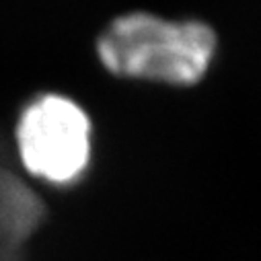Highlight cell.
<instances>
[{
  "label": "cell",
  "instance_id": "cell-1",
  "mask_svg": "<svg viewBox=\"0 0 261 261\" xmlns=\"http://www.w3.org/2000/svg\"><path fill=\"white\" fill-rule=\"evenodd\" d=\"M101 64L117 76L193 85L216 56V31L200 19L132 11L111 19L95 41Z\"/></svg>",
  "mask_w": 261,
  "mask_h": 261
},
{
  "label": "cell",
  "instance_id": "cell-2",
  "mask_svg": "<svg viewBox=\"0 0 261 261\" xmlns=\"http://www.w3.org/2000/svg\"><path fill=\"white\" fill-rule=\"evenodd\" d=\"M15 146L33 177L70 187L87 177L93 163L91 115L68 95L39 93L19 111Z\"/></svg>",
  "mask_w": 261,
  "mask_h": 261
},
{
  "label": "cell",
  "instance_id": "cell-3",
  "mask_svg": "<svg viewBox=\"0 0 261 261\" xmlns=\"http://www.w3.org/2000/svg\"><path fill=\"white\" fill-rule=\"evenodd\" d=\"M45 216L43 200L5 163L0 142V261H25V245Z\"/></svg>",
  "mask_w": 261,
  "mask_h": 261
}]
</instances>
